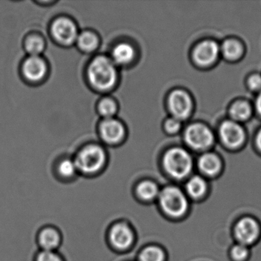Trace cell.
<instances>
[{
    "instance_id": "29",
    "label": "cell",
    "mask_w": 261,
    "mask_h": 261,
    "mask_svg": "<svg viewBox=\"0 0 261 261\" xmlns=\"http://www.w3.org/2000/svg\"><path fill=\"white\" fill-rule=\"evenodd\" d=\"M249 86L252 90L260 89L261 88V77L259 75H253L250 77L248 81Z\"/></svg>"
},
{
    "instance_id": "31",
    "label": "cell",
    "mask_w": 261,
    "mask_h": 261,
    "mask_svg": "<svg viewBox=\"0 0 261 261\" xmlns=\"http://www.w3.org/2000/svg\"><path fill=\"white\" fill-rule=\"evenodd\" d=\"M256 145H257L258 148L261 150V130L259 131L257 137H256Z\"/></svg>"
},
{
    "instance_id": "2",
    "label": "cell",
    "mask_w": 261,
    "mask_h": 261,
    "mask_svg": "<svg viewBox=\"0 0 261 261\" xmlns=\"http://www.w3.org/2000/svg\"><path fill=\"white\" fill-rule=\"evenodd\" d=\"M160 207L165 214L172 218H180L187 212L189 201L186 194L175 186H168L158 197Z\"/></svg>"
},
{
    "instance_id": "20",
    "label": "cell",
    "mask_w": 261,
    "mask_h": 261,
    "mask_svg": "<svg viewBox=\"0 0 261 261\" xmlns=\"http://www.w3.org/2000/svg\"><path fill=\"white\" fill-rule=\"evenodd\" d=\"M25 49L31 56H39L45 49V41L40 36H30L25 41Z\"/></svg>"
},
{
    "instance_id": "27",
    "label": "cell",
    "mask_w": 261,
    "mask_h": 261,
    "mask_svg": "<svg viewBox=\"0 0 261 261\" xmlns=\"http://www.w3.org/2000/svg\"><path fill=\"white\" fill-rule=\"evenodd\" d=\"M180 126H181L180 120L175 118V117L168 120L165 124L166 130L170 134H175V133L178 132L179 130Z\"/></svg>"
},
{
    "instance_id": "15",
    "label": "cell",
    "mask_w": 261,
    "mask_h": 261,
    "mask_svg": "<svg viewBox=\"0 0 261 261\" xmlns=\"http://www.w3.org/2000/svg\"><path fill=\"white\" fill-rule=\"evenodd\" d=\"M198 167L203 173L208 176H213L221 169V162L214 154H204L198 160Z\"/></svg>"
},
{
    "instance_id": "18",
    "label": "cell",
    "mask_w": 261,
    "mask_h": 261,
    "mask_svg": "<svg viewBox=\"0 0 261 261\" xmlns=\"http://www.w3.org/2000/svg\"><path fill=\"white\" fill-rule=\"evenodd\" d=\"M76 42L79 48L86 53L94 51L99 45L98 37L90 31L84 32L79 34Z\"/></svg>"
},
{
    "instance_id": "5",
    "label": "cell",
    "mask_w": 261,
    "mask_h": 261,
    "mask_svg": "<svg viewBox=\"0 0 261 261\" xmlns=\"http://www.w3.org/2000/svg\"><path fill=\"white\" fill-rule=\"evenodd\" d=\"M51 34L59 43L69 45L77 41L79 33L75 23L68 18L56 19L51 25Z\"/></svg>"
},
{
    "instance_id": "7",
    "label": "cell",
    "mask_w": 261,
    "mask_h": 261,
    "mask_svg": "<svg viewBox=\"0 0 261 261\" xmlns=\"http://www.w3.org/2000/svg\"><path fill=\"white\" fill-rule=\"evenodd\" d=\"M186 143L194 149H204L208 147L213 142V134L204 125H191L185 134Z\"/></svg>"
},
{
    "instance_id": "11",
    "label": "cell",
    "mask_w": 261,
    "mask_h": 261,
    "mask_svg": "<svg viewBox=\"0 0 261 261\" xmlns=\"http://www.w3.org/2000/svg\"><path fill=\"white\" fill-rule=\"evenodd\" d=\"M220 134L222 141L229 147H238L244 141V130L235 122H224L220 128Z\"/></svg>"
},
{
    "instance_id": "16",
    "label": "cell",
    "mask_w": 261,
    "mask_h": 261,
    "mask_svg": "<svg viewBox=\"0 0 261 261\" xmlns=\"http://www.w3.org/2000/svg\"><path fill=\"white\" fill-rule=\"evenodd\" d=\"M207 182L198 175L192 177L186 186V192L191 198L198 199L205 195L207 192Z\"/></svg>"
},
{
    "instance_id": "25",
    "label": "cell",
    "mask_w": 261,
    "mask_h": 261,
    "mask_svg": "<svg viewBox=\"0 0 261 261\" xmlns=\"http://www.w3.org/2000/svg\"><path fill=\"white\" fill-rule=\"evenodd\" d=\"M59 173L62 176L69 178L72 177L77 171V166L74 161L70 160H65L61 162L59 166Z\"/></svg>"
},
{
    "instance_id": "8",
    "label": "cell",
    "mask_w": 261,
    "mask_h": 261,
    "mask_svg": "<svg viewBox=\"0 0 261 261\" xmlns=\"http://www.w3.org/2000/svg\"><path fill=\"white\" fill-rule=\"evenodd\" d=\"M100 137L109 144L120 143L125 137L126 130L121 122L114 118L105 119L100 125Z\"/></svg>"
},
{
    "instance_id": "12",
    "label": "cell",
    "mask_w": 261,
    "mask_h": 261,
    "mask_svg": "<svg viewBox=\"0 0 261 261\" xmlns=\"http://www.w3.org/2000/svg\"><path fill=\"white\" fill-rule=\"evenodd\" d=\"M218 45L212 41L201 42L195 48L194 59L197 63L201 65H208L213 63L218 57Z\"/></svg>"
},
{
    "instance_id": "9",
    "label": "cell",
    "mask_w": 261,
    "mask_h": 261,
    "mask_svg": "<svg viewBox=\"0 0 261 261\" xmlns=\"http://www.w3.org/2000/svg\"><path fill=\"white\" fill-rule=\"evenodd\" d=\"M169 107L175 118L181 120L189 116L192 109V100L185 91H173L169 96Z\"/></svg>"
},
{
    "instance_id": "14",
    "label": "cell",
    "mask_w": 261,
    "mask_h": 261,
    "mask_svg": "<svg viewBox=\"0 0 261 261\" xmlns=\"http://www.w3.org/2000/svg\"><path fill=\"white\" fill-rule=\"evenodd\" d=\"M135 57V50L129 43L121 42L115 45L111 53V60L119 66H124L134 60Z\"/></svg>"
},
{
    "instance_id": "6",
    "label": "cell",
    "mask_w": 261,
    "mask_h": 261,
    "mask_svg": "<svg viewBox=\"0 0 261 261\" xmlns=\"http://www.w3.org/2000/svg\"><path fill=\"white\" fill-rule=\"evenodd\" d=\"M260 227L253 218L245 217L237 222L234 227V236L238 244L251 245L258 239Z\"/></svg>"
},
{
    "instance_id": "26",
    "label": "cell",
    "mask_w": 261,
    "mask_h": 261,
    "mask_svg": "<svg viewBox=\"0 0 261 261\" xmlns=\"http://www.w3.org/2000/svg\"><path fill=\"white\" fill-rule=\"evenodd\" d=\"M248 247L243 244H235L230 250V256L235 261H244L249 256Z\"/></svg>"
},
{
    "instance_id": "24",
    "label": "cell",
    "mask_w": 261,
    "mask_h": 261,
    "mask_svg": "<svg viewBox=\"0 0 261 261\" xmlns=\"http://www.w3.org/2000/svg\"><path fill=\"white\" fill-rule=\"evenodd\" d=\"M117 103L111 98H105L98 105V111L105 119L112 118L117 112Z\"/></svg>"
},
{
    "instance_id": "30",
    "label": "cell",
    "mask_w": 261,
    "mask_h": 261,
    "mask_svg": "<svg viewBox=\"0 0 261 261\" xmlns=\"http://www.w3.org/2000/svg\"><path fill=\"white\" fill-rule=\"evenodd\" d=\"M256 109H257L258 112L261 115V92L259 93V96H258L257 99H256Z\"/></svg>"
},
{
    "instance_id": "17",
    "label": "cell",
    "mask_w": 261,
    "mask_h": 261,
    "mask_svg": "<svg viewBox=\"0 0 261 261\" xmlns=\"http://www.w3.org/2000/svg\"><path fill=\"white\" fill-rule=\"evenodd\" d=\"M60 242V235L54 229H45L39 235V243L44 250L53 251L59 247Z\"/></svg>"
},
{
    "instance_id": "23",
    "label": "cell",
    "mask_w": 261,
    "mask_h": 261,
    "mask_svg": "<svg viewBox=\"0 0 261 261\" xmlns=\"http://www.w3.org/2000/svg\"><path fill=\"white\" fill-rule=\"evenodd\" d=\"M230 116L236 120H244L248 118L250 114V108L245 102H238L231 107Z\"/></svg>"
},
{
    "instance_id": "13",
    "label": "cell",
    "mask_w": 261,
    "mask_h": 261,
    "mask_svg": "<svg viewBox=\"0 0 261 261\" xmlns=\"http://www.w3.org/2000/svg\"><path fill=\"white\" fill-rule=\"evenodd\" d=\"M111 242L117 248L124 250L134 241V233L131 229L124 224L114 226L110 233Z\"/></svg>"
},
{
    "instance_id": "19",
    "label": "cell",
    "mask_w": 261,
    "mask_h": 261,
    "mask_svg": "<svg viewBox=\"0 0 261 261\" xmlns=\"http://www.w3.org/2000/svg\"><path fill=\"white\" fill-rule=\"evenodd\" d=\"M160 193L158 186L152 181H143L137 187L139 197L144 201H152L158 198Z\"/></svg>"
},
{
    "instance_id": "22",
    "label": "cell",
    "mask_w": 261,
    "mask_h": 261,
    "mask_svg": "<svg viewBox=\"0 0 261 261\" xmlns=\"http://www.w3.org/2000/svg\"><path fill=\"white\" fill-rule=\"evenodd\" d=\"M242 51L241 44L237 41L227 40L222 45V51L224 56L230 60H234L239 58Z\"/></svg>"
},
{
    "instance_id": "1",
    "label": "cell",
    "mask_w": 261,
    "mask_h": 261,
    "mask_svg": "<svg viewBox=\"0 0 261 261\" xmlns=\"http://www.w3.org/2000/svg\"><path fill=\"white\" fill-rule=\"evenodd\" d=\"M88 77L91 86L100 91L112 89L117 81L115 64L106 56L94 58L88 69Z\"/></svg>"
},
{
    "instance_id": "3",
    "label": "cell",
    "mask_w": 261,
    "mask_h": 261,
    "mask_svg": "<svg viewBox=\"0 0 261 261\" xmlns=\"http://www.w3.org/2000/svg\"><path fill=\"white\" fill-rule=\"evenodd\" d=\"M163 166L167 173L175 179H182L192 172V157L181 148L169 149L163 158Z\"/></svg>"
},
{
    "instance_id": "21",
    "label": "cell",
    "mask_w": 261,
    "mask_h": 261,
    "mask_svg": "<svg viewBox=\"0 0 261 261\" xmlns=\"http://www.w3.org/2000/svg\"><path fill=\"white\" fill-rule=\"evenodd\" d=\"M140 261H164L165 253L160 247L149 246L140 253Z\"/></svg>"
},
{
    "instance_id": "10",
    "label": "cell",
    "mask_w": 261,
    "mask_h": 261,
    "mask_svg": "<svg viewBox=\"0 0 261 261\" xmlns=\"http://www.w3.org/2000/svg\"><path fill=\"white\" fill-rule=\"evenodd\" d=\"M48 71L45 60L39 56H30L22 65L25 79L31 82H39L45 77Z\"/></svg>"
},
{
    "instance_id": "4",
    "label": "cell",
    "mask_w": 261,
    "mask_h": 261,
    "mask_svg": "<svg viewBox=\"0 0 261 261\" xmlns=\"http://www.w3.org/2000/svg\"><path fill=\"white\" fill-rule=\"evenodd\" d=\"M106 158V153L103 148L97 145H89L79 152L74 163L77 170L84 173H94L102 169Z\"/></svg>"
},
{
    "instance_id": "28",
    "label": "cell",
    "mask_w": 261,
    "mask_h": 261,
    "mask_svg": "<svg viewBox=\"0 0 261 261\" xmlns=\"http://www.w3.org/2000/svg\"><path fill=\"white\" fill-rule=\"evenodd\" d=\"M37 261H62V259L54 252L43 250L39 253Z\"/></svg>"
}]
</instances>
